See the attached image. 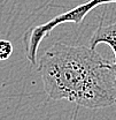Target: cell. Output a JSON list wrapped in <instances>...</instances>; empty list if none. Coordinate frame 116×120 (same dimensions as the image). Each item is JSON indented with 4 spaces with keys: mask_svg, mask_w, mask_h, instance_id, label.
Instances as JSON below:
<instances>
[{
    "mask_svg": "<svg viewBox=\"0 0 116 120\" xmlns=\"http://www.w3.org/2000/svg\"><path fill=\"white\" fill-rule=\"evenodd\" d=\"M13 53V44L7 39H0V61L9 59Z\"/></svg>",
    "mask_w": 116,
    "mask_h": 120,
    "instance_id": "cell-4",
    "label": "cell"
},
{
    "mask_svg": "<svg viewBox=\"0 0 116 120\" xmlns=\"http://www.w3.org/2000/svg\"><path fill=\"white\" fill-rule=\"evenodd\" d=\"M99 44H107L113 50L115 56L113 67L116 74V21L110 24H103V21L100 20L97 30L90 38V46L92 49H95Z\"/></svg>",
    "mask_w": 116,
    "mask_h": 120,
    "instance_id": "cell-3",
    "label": "cell"
},
{
    "mask_svg": "<svg viewBox=\"0 0 116 120\" xmlns=\"http://www.w3.org/2000/svg\"><path fill=\"white\" fill-rule=\"evenodd\" d=\"M38 73L46 95L87 109L116 104V74L113 62L91 46L58 42L45 51Z\"/></svg>",
    "mask_w": 116,
    "mask_h": 120,
    "instance_id": "cell-1",
    "label": "cell"
},
{
    "mask_svg": "<svg viewBox=\"0 0 116 120\" xmlns=\"http://www.w3.org/2000/svg\"><path fill=\"white\" fill-rule=\"evenodd\" d=\"M110 2H116V0H88L70 11H67L55 16L54 19L47 21L44 24L27 30L25 34L23 35L24 53L27 59L30 61L31 65H37V54H38V49L40 46V43L44 41L45 37L49 36L52 30L55 29L58 26L62 23L71 22V23L79 24L84 20V17L94 8H97L100 5L110 4Z\"/></svg>",
    "mask_w": 116,
    "mask_h": 120,
    "instance_id": "cell-2",
    "label": "cell"
}]
</instances>
